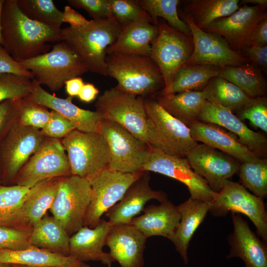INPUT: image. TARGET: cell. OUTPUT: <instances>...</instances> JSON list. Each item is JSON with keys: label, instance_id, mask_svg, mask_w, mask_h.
<instances>
[{"label": "cell", "instance_id": "6da1fadb", "mask_svg": "<svg viewBox=\"0 0 267 267\" xmlns=\"http://www.w3.org/2000/svg\"><path fill=\"white\" fill-rule=\"evenodd\" d=\"M2 45L17 62L50 51L47 42L62 41V29L33 21L19 9L17 0H5L1 14Z\"/></svg>", "mask_w": 267, "mask_h": 267}, {"label": "cell", "instance_id": "7a4b0ae2", "mask_svg": "<svg viewBox=\"0 0 267 267\" xmlns=\"http://www.w3.org/2000/svg\"><path fill=\"white\" fill-rule=\"evenodd\" d=\"M121 29L122 26L112 17L91 19L82 27L62 29V41L89 71L108 76L106 49L115 43Z\"/></svg>", "mask_w": 267, "mask_h": 267}, {"label": "cell", "instance_id": "3957f363", "mask_svg": "<svg viewBox=\"0 0 267 267\" xmlns=\"http://www.w3.org/2000/svg\"><path fill=\"white\" fill-rule=\"evenodd\" d=\"M110 55V59L107 60L108 76L117 81V89L148 98L164 88L159 68L150 57L125 54Z\"/></svg>", "mask_w": 267, "mask_h": 267}, {"label": "cell", "instance_id": "277c9868", "mask_svg": "<svg viewBox=\"0 0 267 267\" xmlns=\"http://www.w3.org/2000/svg\"><path fill=\"white\" fill-rule=\"evenodd\" d=\"M150 147L163 153L185 157L197 144L189 128L165 110L156 99L144 98Z\"/></svg>", "mask_w": 267, "mask_h": 267}, {"label": "cell", "instance_id": "5b68a950", "mask_svg": "<svg viewBox=\"0 0 267 267\" xmlns=\"http://www.w3.org/2000/svg\"><path fill=\"white\" fill-rule=\"evenodd\" d=\"M19 63L31 73L33 79L52 91L60 90L68 80L89 71L64 41L56 44L45 53Z\"/></svg>", "mask_w": 267, "mask_h": 267}, {"label": "cell", "instance_id": "8992f818", "mask_svg": "<svg viewBox=\"0 0 267 267\" xmlns=\"http://www.w3.org/2000/svg\"><path fill=\"white\" fill-rule=\"evenodd\" d=\"M66 152L71 174L88 180L108 167L110 150L99 132L74 130L60 139Z\"/></svg>", "mask_w": 267, "mask_h": 267}, {"label": "cell", "instance_id": "52a82bcc", "mask_svg": "<svg viewBox=\"0 0 267 267\" xmlns=\"http://www.w3.org/2000/svg\"><path fill=\"white\" fill-rule=\"evenodd\" d=\"M144 99L114 87L98 97L95 111L103 119L119 124L148 145Z\"/></svg>", "mask_w": 267, "mask_h": 267}, {"label": "cell", "instance_id": "ba28073f", "mask_svg": "<svg viewBox=\"0 0 267 267\" xmlns=\"http://www.w3.org/2000/svg\"><path fill=\"white\" fill-rule=\"evenodd\" d=\"M209 212L215 217H225L229 212L244 214L254 223L257 235L267 243V214L264 199L241 184L226 180L222 188L215 193Z\"/></svg>", "mask_w": 267, "mask_h": 267}, {"label": "cell", "instance_id": "9c48e42d", "mask_svg": "<svg viewBox=\"0 0 267 267\" xmlns=\"http://www.w3.org/2000/svg\"><path fill=\"white\" fill-rule=\"evenodd\" d=\"M91 193L90 184L86 178L73 175L59 178L49 210L70 236L84 226Z\"/></svg>", "mask_w": 267, "mask_h": 267}, {"label": "cell", "instance_id": "30bf717a", "mask_svg": "<svg viewBox=\"0 0 267 267\" xmlns=\"http://www.w3.org/2000/svg\"><path fill=\"white\" fill-rule=\"evenodd\" d=\"M158 33L151 45L150 57L163 77L165 87L172 82L178 70L185 65L193 51L192 37L157 20Z\"/></svg>", "mask_w": 267, "mask_h": 267}, {"label": "cell", "instance_id": "8fae6325", "mask_svg": "<svg viewBox=\"0 0 267 267\" xmlns=\"http://www.w3.org/2000/svg\"><path fill=\"white\" fill-rule=\"evenodd\" d=\"M99 132L109 146L108 169L127 173L142 172L150 148L147 144L119 124L106 119L102 121Z\"/></svg>", "mask_w": 267, "mask_h": 267}, {"label": "cell", "instance_id": "7c38bea8", "mask_svg": "<svg viewBox=\"0 0 267 267\" xmlns=\"http://www.w3.org/2000/svg\"><path fill=\"white\" fill-rule=\"evenodd\" d=\"M71 175L68 156L60 139L46 137L12 183L31 188L43 180Z\"/></svg>", "mask_w": 267, "mask_h": 267}, {"label": "cell", "instance_id": "4fadbf2b", "mask_svg": "<svg viewBox=\"0 0 267 267\" xmlns=\"http://www.w3.org/2000/svg\"><path fill=\"white\" fill-rule=\"evenodd\" d=\"M143 172L127 173L107 168L89 179L91 199L84 226L89 228L96 226L102 216L122 199L129 187Z\"/></svg>", "mask_w": 267, "mask_h": 267}, {"label": "cell", "instance_id": "5bb4252c", "mask_svg": "<svg viewBox=\"0 0 267 267\" xmlns=\"http://www.w3.org/2000/svg\"><path fill=\"white\" fill-rule=\"evenodd\" d=\"M45 136L40 129L15 123L0 143L1 184L12 183L17 174L40 148Z\"/></svg>", "mask_w": 267, "mask_h": 267}, {"label": "cell", "instance_id": "9a60e30c", "mask_svg": "<svg viewBox=\"0 0 267 267\" xmlns=\"http://www.w3.org/2000/svg\"><path fill=\"white\" fill-rule=\"evenodd\" d=\"M181 18L189 26L193 43V51L185 64L218 66H240L250 63L241 53L233 50L221 36L198 28L183 13Z\"/></svg>", "mask_w": 267, "mask_h": 267}, {"label": "cell", "instance_id": "2e32d148", "mask_svg": "<svg viewBox=\"0 0 267 267\" xmlns=\"http://www.w3.org/2000/svg\"><path fill=\"white\" fill-rule=\"evenodd\" d=\"M142 171L154 172L185 185L193 199L212 201L215 193L191 168L185 157L171 156L150 147Z\"/></svg>", "mask_w": 267, "mask_h": 267}, {"label": "cell", "instance_id": "e0dca14e", "mask_svg": "<svg viewBox=\"0 0 267 267\" xmlns=\"http://www.w3.org/2000/svg\"><path fill=\"white\" fill-rule=\"evenodd\" d=\"M185 158L192 170L215 192H219L225 181L237 173L241 164L230 155L204 143H198Z\"/></svg>", "mask_w": 267, "mask_h": 267}, {"label": "cell", "instance_id": "ac0fdd59", "mask_svg": "<svg viewBox=\"0 0 267 267\" xmlns=\"http://www.w3.org/2000/svg\"><path fill=\"white\" fill-rule=\"evenodd\" d=\"M266 8L243 4L230 15L216 20L202 30L221 36L233 50L241 53L248 44L254 29L267 16Z\"/></svg>", "mask_w": 267, "mask_h": 267}, {"label": "cell", "instance_id": "d6986e66", "mask_svg": "<svg viewBox=\"0 0 267 267\" xmlns=\"http://www.w3.org/2000/svg\"><path fill=\"white\" fill-rule=\"evenodd\" d=\"M150 179L149 172L143 171L129 187L118 203L105 214L112 226L129 224L151 199L157 200L160 203L168 199L165 192L154 190L150 187Z\"/></svg>", "mask_w": 267, "mask_h": 267}, {"label": "cell", "instance_id": "ffe728a7", "mask_svg": "<svg viewBox=\"0 0 267 267\" xmlns=\"http://www.w3.org/2000/svg\"><path fill=\"white\" fill-rule=\"evenodd\" d=\"M197 120L219 125L235 134L239 141L260 158H265L267 139L250 129L231 111L206 100Z\"/></svg>", "mask_w": 267, "mask_h": 267}, {"label": "cell", "instance_id": "44dd1931", "mask_svg": "<svg viewBox=\"0 0 267 267\" xmlns=\"http://www.w3.org/2000/svg\"><path fill=\"white\" fill-rule=\"evenodd\" d=\"M30 100L51 109L70 121L76 130L83 132H99L103 118L96 111L81 108L72 102L71 97L59 98L44 90L34 79L32 80Z\"/></svg>", "mask_w": 267, "mask_h": 267}, {"label": "cell", "instance_id": "7402d4cb", "mask_svg": "<svg viewBox=\"0 0 267 267\" xmlns=\"http://www.w3.org/2000/svg\"><path fill=\"white\" fill-rule=\"evenodd\" d=\"M233 232L227 237L230 248L226 258H239L244 267H267V244L261 240L240 214L231 213Z\"/></svg>", "mask_w": 267, "mask_h": 267}, {"label": "cell", "instance_id": "603a6c76", "mask_svg": "<svg viewBox=\"0 0 267 267\" xmlns=\"http://www.w3.org/2000/svg\"><path fill=\"white\" fill-rule=\"evenodd\" d=\"M59 178L47 179L31 188L13 218L9 227L31 232L50 209L57 192Z\"/></svg>", "mask_w": 267, "mask_h": 267}, {"label": "cell", "instance_id": "cb8c5ba5", "mask_svg": "<svg viewBox=\"0 0 267 267\" xmlns=\"http://www.w3.org/2000/svg\"><path fill=\"white\" fill-rule=\"evenodd\" d=\"M158 33L157 25L142 10L136 19L122 27L115 43L107 48L106 53L150 57L151 44Z\"/></svg>", "mask_w": 267, "mask_h": 267}, {"label": "cell", "instance_id": "d4e9b609", "mask_svg": "<svg viewBox=\"0 0 267 267\" xmlns=\"http://www.w3.org/2000/svg\"><path fill=\"white\" fill-rule=\"evenodd\" d=\"M147 238L131 224L112 226L105 240L109 254L121 267H143Z\"/></svg>", "mask_w": 267, "mask_h": 267}, {"label": "cell", "instance_id": "484cf974", "mask_svg": "<svg viewBox=\"0 0 267 267\" xmlns=\"http://www.w3.org/2000/svg\"><path fill=\"white\" fill-rule=\"evenodd\" d=\"M112 227L101 219L93 228L83 226L70 237L69 256L80 262H100L110 267L115 262L109 253L103 250L106 237Z\"/></svg>", "mask_w": 267, "mask_h": 267}, {"label": "cell", "instance_id": "4316f807", "mask_svg": "<svg viewBox=\"0 0 267 267\" xmlns=\"http://www.w3.org/2000/svg\"><path fill=\"white\" fill-rule=\"evenodd\" d=\"M187 127L196 141L223 152L240 163L260 158L242 144L235 134L219 125L196 120Z\"/></svg>", "mask_w": 267, "mask_h": 267}, {"label": "cell", "instance_id": "83f0119b", "mask_svg": "<svg viewBox=\"0 0 267 267\" xmlns=\"http://www.w3.org/2000/svg\"><path fill=\"white\" fill-rule=\"evenodd\" d=\"M142 211L143 214L133 218L129 224L139 230L146 238L161 236L170 239L180 219L177 206L167 199L160 205L148 206Z\"/></svg>", "mask_w": 267, "mask_h": 267}, {"label": "cell", "instance_id": "f1b7e54d", "mask_svg": "<svg viewBox=\"0 0 267 267\" xmlns=\"http://www.w3.org/2000/svg\"><path fill=\"white\" fill-rule=\"evenodd\" d=\"M180 216L179 223L169 239L174 244L185 264L188 261L187 250L193 234L205 219L210 208V202L190 197L177 206Z\"/></svg>", "mask_w": 267, "mask_h": 267}, {"label": "cell", "instance_id": "f546056e", "mask_svg": "<svg viewBox=\"0 0 267 267\" xmlns=\"http://www.w3.org/2000/svg\"><path fill=\"white\" fill-rule=\"evenodd\" d=\"M0 264L28 267H89L70 256L35 246L22 250H0Z\"/></svg>", "mask_w": 267, "mask_h": 267}, {"label": "cell", "instance_id": "4dcf8cb0", "mask_svg": "<svg viewBox=\"0 0 267 267\" xmlns=\"http://www.w3.org/2000/svg\"><path fill=\"white\" fill-rule=\"evenodd\" d=\"M221 68L209 65L185 64L177 72L170 85L162 89L159 94L202 91L212 78L219 76Z\"/></svg>", "mask_w": 267, "mask_h": 267}, {"label": "cell", "instance_id": "1f68e13d", "mask_svg": "<svg viewBox=\"0 0 267 267\" xmlns=\"http://www.w3.org/2000/svg\"><path fill=\"white\" fill-rule=\"evenodd\" d=\"M156 100L169 113L187 126L197 120L199 113L206 101L203 90L159 94Z\"/></svg>", "mask_w": 267, "mask_h": 267}, {"label": "cell", "instance_id": "d6a6232c", "mask_svg": "<svg viewBox=\"0 0 267 267\" xmlns=\"http://www.w3.org/2000/svg\"><path fill=\"white\" fill-rule=\"evenodd\" d=\"M70 237L53 216H44L34 226L30 241L34 246L69 256Z\"/></svg>", "mask_w": 267, "mask_h": 267}, {"label": "cell", "instance_id": "836d02e7", "mask_svg": "<svg viewBox=\"0 0 267 267\" xmlns=\"http://www.w3.org/2000/svg\"><path fill=\"white\" fill-rule=\"evenodd\" d=\"M238 0H190L182 13L204 29L216 20L230 15L239 8Z\"/></svg>", "mask_w": 267, "mask_h": 267}, {"label": "cell", "instance_id": "e575fe53", "mask_svg": "<svg viewBox=\"0 0 267 267\" xmlns=\"http://www.w3.org/2000/svg\"><path fill=\"white\" fill-rule=\"evenodd\" d=\"M219 76L233 84L251 98L264 96L267 83L261 69L248 63L221 68Z\"/></svg>", "mask_w": 267, "mask_h": 267}, {"label": "cell", "instance_id": "d590c367", "mask_svg": "<svg viewBox=\"0 0 267 267\" xmlns=\"http://www.w3.org/2000/svg\"><path fill=\"white\" fill-rule=\"evenodd\" d=\"M203 91L207 101L231 111L239 110L253 98L219 76L212 78Z\"/></svg>", "mask_w": 267, "mask_h": 267}, {"label": "cell", "instance_id": "8d00e7d4", "mask_svg": "<svg viewBox=\"0 0 267 267\" xmlns=\"http://www.w3.org/2000/svg\"><path fill=\"white\" fill-rule=\"evenodd\" d=\"M141 8L151 18L153 23L157 24L158 17L165 20L171 27L188 36L192 37L188 25L178 16V6L179 0H138Z\"/></svg>", "mask_w": 267, "mask_h": 267}, {"label": "cell", "instance_id": "74e56055", "mask_svg": "<svg viewBox=\"0 0 267 267\" xmlns=\"http://www.w3.org/2000/svg\"><path fill=\"white\" fill-rule=\"evenodd\" d=\"M241 184L254 195L267 196V160L258 158L241 163L237 173Z\"/></svg>", "mask_w": 267, "mask_h": 267}, {"label": "cell", "instance_id": "f35d334b", "mask_svg": "<svg viewBox=\"0 0 267 267\" xmlns=\"http://www.w3.org/2000/svg\"><path fill=\"white\" fill-rule=\"evenodd\" d=\"M20 10L29 19L43 25L61 28L62 11L52 0H17Z\"/></svg>", "mask_w": 267, "mask_h": 267}, {"label": "cell", "instance_id": "ab89813d", "mask_svg": "<svg viewBox=\"0 0 267 267\" xmlns=\"http://www.w3.org/2000/svg\"><path fill=\"white\" fill-rule=\"evenodd\" d=\"M31 188L0 183V225L9 227L17 210L26 199Z\"/></svg>", "mask_w": 267, "mask_h": 267}, {"label": "cell", "instance_id": "60d3db41", "mask_svg": "<svg viewBox=\"0 0 267 267\" xmlns=\"http://www.w3.org/2000/svg\"><path fill=\"white\" fill-rule=\"evenodd\" d=\"M32 89V80L28 77L0 73V102L26 98L31 94Z\"/></svg>", "mask_w": 267, "mask_h": 267}, {"label": "cell", "instance_id": "b9f144b4", "mask_svg": "<svg viewBox=\"0 0 267 267\" xmlns=\"http://www.w3.org/2000/svg\"><path fill=\"white\" fill-rule=\"evenodd\" d=\"M47 109L27 97L21 99L18 121L23 125L41 130L47 124L50 117V111Z\"/></svg>", "mask_w": 267, "mask_h": 267}, {"label": "cell", "instance_id": "7bdbcfd3", "mask_svg": "<svg viewBox=\"0 0 267 267\" xmlns=\"http://www.w3.org/2000/svg\"><path fill=\"white\" fill-rule=\"evenodd\" d=\"M237 113L236 116L241 121L248 120L254 127L267 133V100L265 96L252 98Z\"/></svg>", "mask_w": 267, "mask_h": 267}, {"label": "cell", "instance_id": "ee69618b", "mask_svg": "<svg viewBox=\"0 0 267 267\" xmlns=\"http://www.w3.org/2000/svg\"><path fill=\"white\" fill-rule=\"evenodd\" d=\"M112 17L122 27L136 19L142 11L137 0H108Z\"/></svg>", "mask_w": 267, "mask_h": 267}, {"label": "cell", "instance_id": "f6af8a7d", "mask_svg": "<svg viewBox=\"0 0 267 267\" xmlns=\"http://www.w3.org/2000/svg\"><path fill=\"white\" fill-rule=\"evenodd\" d=\"M30 233L0 225V250H22L34 246L30 241Z\"/></svg>", "mask_w": 267, "mask_h": 267}, {"label": "cell", "instance_id": "bcb514c9", "mask_svg": "<svg viewBox=\"0 0 267 267\" xmlns=\"http://www.w3.org/2000/svg\"><path fill=\"white\" fill-rule=\"evenodd\" d=\"M76 129L75 126L70 121L56 111L51 110L48 121L41 131L45 137L60 139Z\"/></svg>", "mask_w": 267, "mask_h": 267}, {"label": "cell", "instance_id": "7dc6e473", "mask_svg": "<svg viewBox=\"0 0 267 267\" xmlns=\"http://www.w3.org/2000/svg\"><path fill=\"white\" fill-rule=\"evenodd\" d=\"M21 99H8L0 102V143L18 120Z\"/></svg>", "mask_w": 267, "mask_h": 267}, {"label": "cell", "instance_id": "c3c4849f", "mask_svg": "<svg viewBox=\"0 0 267 267\" xmlns=\"http://www.w3.org/2000/svg\"><path fill=\"white\" fill-rule=\"evenodd\" d=\"M70 6L86 11L92 19L112 17L108 0H68Z\"/></svg>", "mask_w": 267, "mask_h": 267}, {"label": "cell", "instance_id": "681fc988", "mask_svg": "<svg viewBox=\"0 0 267 267\" xmlns=\"http://www.w3.org/2000/svg\"><path fill=\"white\" fill-rule=\"evenodd\" d=\"M0 73L12 74L33 79L31 73L15 61L0 44Z\"/></svg>", "mask_w": 267, "mask_h": 267}, {"label": "cell", "instance_id": "f907efd6", "mask_svg": "<svg viewBox=\"0 0 267 267\" xmlns=\"http://www.w3.org/2000/svg\"><path fill=\"white\" fill-rule=\"evenodd\" d=\"M241 53L250 63L264 71L267 67V45L250 44L245 46Z\"/></svg>", "mask_w": 267, "mask_h": 267}, {"label": "cell", "instance_id": "816d5d0a", "mask_svg": "<svg viewBox=\"0 0 267 267\" xmlns=\"http://www.w3.org/2000/svg\"><path fill=\"white\" fill-rule=\"evenodd\" d=\"M62 18L63 22L69 23L72 28L83 27L89 21L69 5L65 6Z\"/></svg>", "mask_w": 267, "mask_h": 267}, {"label": "cell", "instance_id": "f5cc1de1", "mask_svg": "<svg viewBox=\"0 0 267 267\" xmlns=\"http://www.w3.org/2000/svg\"><path fill=\"white\" fill-rule=\"evenodd\" d=\"M250 44L267 45V16L264 17L260 21L253 31L250 36L248 43V44Z\"/></svg>", "mask_w": 267, "mask_h": 267}, {"label": "cell", "instance_id": "db71d44e", "mask_svg": "<svg viewBox=\"0 0 267 267\" xmlns=\"http://www.w3.org/2000/svg\"><path fill=\"white\" fill-rule=\"evenodd\" d=\"M98 93L93 84L87 83L84 84L78 96L81 101L89 103L94 100Z\"/></svg>", "mask_w": 267, "mask_h": 267}, {"label": "cell", "instance_id": "11a10c76", "mask_svg": "<svg viewBox=\"0 0 267 267\" xmlns=\"http://www.w3.org/2000/svg\"><path fill=\"white\" fill-rule=\"evenodd\" d=\"M84 84L83 79L77 77L68 80L64 85L67 93L72 97L79 95Z\"/></svg>", "mask_w": 267, "mask_h": 267}, {"label": "cell", "instance_id": "9f6ffc18", "mask_svg": "<svg viewBox=\"0 0 267 267\" xmlns=\"http://www.w3.org/2000/svg\"><path fill=\"white\" fill-rule=\"evenodd\" d=\"M241 3L243 4L251 3L254 4V5H258L264 7L267 6V0H243L241 1Z\"/></svg>", "mask_w": 267, "mask_h": 267}, {"label": "cell", "instance_id": "6f0895ef", "mask_svg": "<svg viewBox=\"0 0 267 267\" xmlns=\"http://www.w3.org/2000/svg\"><path fill=\"white\" fill-rule=\"evenodd\" d=\"M4 0H0V44L1 45L3 44V40H2V35H1V10H2L3 4L4 2Z\"/></svg>", "mask_w": 267, "mask_h": 267}, {"label": "cell", "instance_id": "680465c9", "mask_svg": "<svg viewBox=\"0 0 267 267\" xmlns=\"http://www.w3.org/2000/svg\"><path fill=\"white\" fill-rule=\"evenodd\" d=\"M0 267H14V266L11 265L0 264Z\"/></svg>", "mask_w": 267, "mask_h": 267}, {"label": "cell", "instance_id": "91938a15", "mask_svg": "<svg viewBox=\"0 0 267 267\" xmlns=\"http://www.w3.org/2000/svg\"><path fill=\"white\" fill-rule=\"evenodd\" d=\"M1 165H0V183H1Z\"/></svg>", "mask_w": 267, "mask_h": 267}, {"label": "cell", "instance_id": "94428289", "mask_svg": "<svg viewBox=\"0 0 267 267\" xmlns=\"http://www.w3.org/2000/svg\"><path fill=\"white\" fill-rule=\"evenodd\" d=\"M13 266H14V267H28L26 266H19V265H13Z\"/></svg>", "mask_w": 267, "mask_h": 267}, {"label": "cell", "instance_id": "6125c7cd", "mask_svg": "<svg viewBox=\"0 0 267 267\" xmlns=\"http://www.w3.org/2000/svg\"></svg>", "mask_w": 267, "mask_h": 267}]
</instances>
